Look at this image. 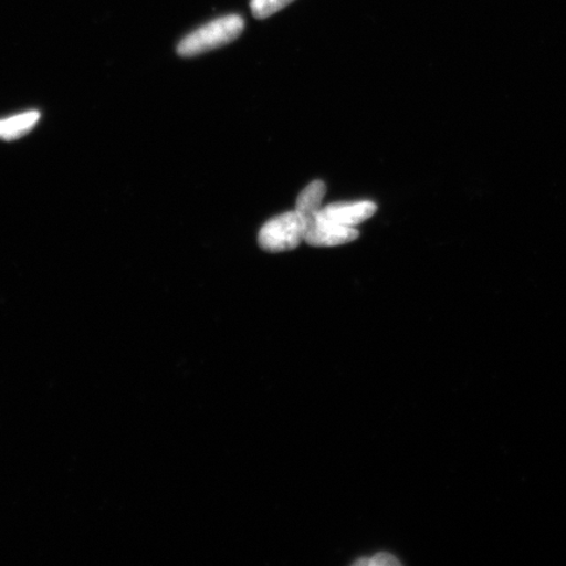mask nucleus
I'll list each match as a JSON object with an SVG mask.
<instances>
[{
  "label": "nucleus",
  "instance_id": "obj_7",
  "mask_svg": "<svg viewBox=\"0 0 566 566\" xmlns=\"http://www.w3.org/2000/svg\"><path fill=\"white\" fill-rule=\"evenodd\" d=\"M294 0H251L253 17L260 20L274 15Z\"/></svg>",
  "mask_w": 566,
  "mask_h": 566
},
{
  "label": "nucleus",
  "instance_id": "obj_5",
  "mask_svg": "<svg viewBox=\"0 0 566 566\" xmlns=\"http://www.w3.org/2000/svg\"><path fill=\"white\" fill-rule=\"evenodd\" d=\"M40 112L30 111L19 113L6 119H0V139L17 140L24 137L25 134L33 130L35 124L40 122Z\"/></svg>",
  "mask_w": 566,
  "mask_h": 566
},
{
  "label": "nucleus",
  "instance_id": "obj_8",
  "mask_svg": "<svg viewBox=\"0 0 566 566\" xmlns=\"http://www.w3.org/2000/svg\"><path fill=\"white\" fill-rule=\"evenodd\" d=\"M400 565L399 560H396V558L392 555L387 554H379L371 558V560H359L357 563H354V565Z\"/></svg>",
  "mask_w": 566,
  "mask_h": 566
},
{
  "label": "nucleus",
  "instance_id": "obj_4",
  "mask_svg": "<svg viewBox=\"0 0 566 566\" xmlns=\"http://www.w3.org/2000/svg\"><path fill=\"white\" fill-rule=\"evenodd\" d=\"M377 205L371 201L354 203H332L318 211V218L323 221L356 229L377 212Z\"/></svg>",
  "mask_w": 566,
  "mask_h": 566
},
{
  "label": "nucleus",
  "instance_id": "obj_6",
  "mask_svg": "<svg viewBox=\"0 0 566 566\" xmlns=\"http://www.w3.org/2000/svg\"><path fill=\"white\" fill-rule=\"evenodd\" d=\"M325 192H327V187L322 180L313 181L302 190L298 200H296L295 210L300 212L304 221L307 222L318 214Z\"/></svg>",
  "mask_w": 566,
  "mask_h": 566
},
{
  "label": "nucleus",
  "instance_id": "obj_1",
  "mask_svg": "<svg viewBox=\"0 0 566 566\" xmlns=\"http://www.w3.org/2000/svg\"><path fill=\"white\" fill-rule=\"evenodd\" d=\"M244 30V19L240 15H228L210 21L184 38L177 45L181 56H196L235 41Z\"/></svg>",
  "mask_w": 566,
  "mask_h": 566
},
{
  "label": "nucleus",
  "instance_id": "obj_2",
  "mask_svg": "<svg viewBox=\"0 0 566 566\" xmlns=\"http://www.w3.org/2000/svg\"><path fill=\"white\" fill-rule=\"evenodd\" d=\"M306 221L298 211H287L268 221L259 233V244L268 252L292 251L304 242Z\"/></svg>",
  "mask_w": 566,
  "mask_h": 566
},
{
  "label": "nucleus",
  "instance_id": "obj_3",
  "mask_svg": "<svg viewBox=\"0 0 566 566\" xmlns=\"http://www.w3.org/2000/svg\"><path fill=\"white\" fill-rule=\"evenodd\" d=\"M358 237L357 229L323 221L316 216L306 222L304 242L313 247H337L354 242Z\"/></svg>",
  "mask_w": 566,
  "mask_h": 566
}]
</instances>
